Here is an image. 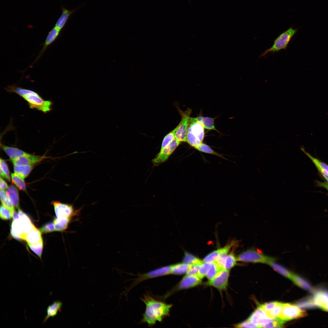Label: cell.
<instances>
[{
	"mask_svg": "<svg viewBox=\"0 0 328 328\" xmlns=\"http://www.w3.org/2000/svg\"><path fill=\"white\" fill-rule=\"evenodd\" d=\"M141 299L145 305L142 320V323L152 326L157 322H161L164 318L169 316L172 304L157 300L148 294L145 295Z\"/></svg>",
	"mask_w": 328,
	"mask_h": 328,
	"instance_id": "obj_1",
	"label": "cell"
},
{
	"mask_svg": "<svg viewBox=\"0 0 328 328\" xmlns=\"http://www.w3.org/2000/svg\"><path fill=\"white\" fill-rule=\"evenodd\" d=\"M8 92L14 93L22 98L28 103L29 107L47 113L52 110V102L43 99L36 92L22 88L15 85H9L5 88Z\"/></svg>",
	"mask_w": 328,
	"mask_h": 328,
	"instance_id": "obj_2",
	"label": "cell"
},
{
	"mask_svg": "<svg viewBox=\"0 0 328 328\" xmlns=\"http://www.w3.org/2000/svg\"><path fill=\"white\" fill-rule=\"evenodd\" d=\"M297 29L291 27L281 33L274 41L272 45L265 50L260 55V58L265 57L269 54L278 53L282 50H286L291 40L297 32Z\"/></svg>",
	"mask_w": 328,
	"mask_h": 328,
	"instance_id": "obj_3",
	"label": "cell"
},
{
	"mask_svg": "<svg viewBox=\"0 0 328 328\" xmlns=\"http://www.w3.org/2000/svg\"><path fill=\"white\" fill-rule=\"evenodd\" d=\"M237 259L242 262L268 265L275 260V258L264 255L253 248L248 249L240 253L237 256Z\"/></svg>",
	"mask_w": 328,
	"mask_h": 328,
	"instance_id": "obj_4",
	"label": "cell"
},
{
	"mask_svg": "<svg viewBox=\"0 0 328 328\" xmlns=\"http://www.w3.org/2000/svg\"><path fill=\"white\" fill-rule=\"evenodd\" d=\"M306 312L299 306L289 303H283L280 315L278 317L283 322L306 316Z\"/></svg>",
	"mask_w": 328,
	"mask_h": 328,
	"instance_id": "obj_5",
	"label": "cell"
},
{
	"mask_svg": "<svg viewBox=\"0 0 328 328\" xmlns=\"http://www.w3.org/2000/svg\"><path fill=\"white\" fill-rule=\"evenodd\" d=\"M201 282V279L197 275H186L177 285L164 296L163 299H166L178 291L196 286Z\"/></svg>",
	"mask_w": 328,
	"mask_h": 328,
	"instance_id": "obj_6",
	"label": "cell"
},
{
	"mask_svg": "<svg viewBox=\"0 0 328 328\" xmlns=\"http://www.w3.org/2000/svg\"><path fill=\"white\" fill-rule=\"evenodd\" d=\"M178 110L181 116V120L176 126L175 138L181 142H186V136L192 111L190 109L185 111H182L179 108Z\"/></svg>",
	"mask_w": 328,
	"mask_h": 328,
	"instance_id": "obj_7",
	"label": "cell"
},
{
	"mask_svg": "<svg viewBox=\"0 0 328 328\" xmlns=\"http://www.w3.org/2000/svg\"><path fill=\"white\" fill-rule=\"evenodd\" d=\"M171 265L166 266L145 273L138 275V277L134 280V281L130 287L129 289L145 280L171 275Z\"/></svg>",
	"mask_w": 328,
	"mask_h": 328,
	"instance_id": "obj_8",
	"label": "cell"
},
{
	"mask_svg": "<svg viewBox=\"0 0 328 328\" xmlns=\"http://www.w3.org/2000/svg\"><path fill=\"white\" fill-rule=\"evenodd\" d=\"M313 308L317 307L328 312V290L319 289L316 290L312 297L309 298Z\"/></svg>",
	"mask_w": 328,
	"mask_h": 328,
	"instance_id": "obj_9",
	"label": "cell"
},
{
	"mask_svg": "<svg viewBox=\"0 0 328 328\" xmlns=\"http://www.w3.org/2000/svg\"><path fill=\"white\" fill-rule=\"evenodd\" d=\"M55 212L57 218L68 217L72 218L79 213L80 209H75L73 205L64 203L58 201H53Z\"/></svg>",
	"mask_w": 328,
	"mask_h": 328,
	"instance_id": "obj_10",
	"label": "cell"
},
{
	"mask_svg": "<svg viewBox=\"0 0 328 328\" xmlns=\"http://www.w3.org/2000/svg\"><path fill=\"white\" fill-rule=\"evenodd\" d=\"M180 143L175 138L169 145L160 150L152 159V162L154 165L158 166L166 161Z\"/></svg>",
	"mask_w": 328,
	"mask_h": 328,
	"instance_id": "obj_11",
	"label": "cell"
},
{
	"mask_svg": "<svg viewBox=\"0 0 328 328\" xmlns=\"http://www.w3.org/2000/svg\"><path fill=\"white\" fill-rule=\"evenodd\" d=\"M229 270L222 269L213 278L209 280L207 284L219 290L225 289L227 285Z\"/></svg>",
	"mask_w": 328,
	"mask_h": 328,
	"instance_id": "obj_12",
	"label": "cell"
},
{
	"mask_svg": "<svg viewBox=\"0 0 328 328\" xmlns=\"http://www.w3.org/2000/svg\"><path fill=\"white\" fill-rule=\"evenodd\" d=\"M274 319L269 317L267 313L259 306L251 314L248 319L249 321L258 325L260 327L272 321Z\"/></svg>",
	"mask_w": 328,
	"mask_h": 328,
	"instance_id": "obj_13",
	"label": "cell"
},
{
	"mask_svg": "<svg viewBox=\"0 0 328 328\" xmlns=\"http://www.w3.org/2000/svg\"><path fill=\"white\" fill-rule=\"evenodd\" d=\"M187 132L203 142L205 136L204 128L200 122L191 117Z\"/></svg>",
	"mask_w": 328,
	"mask_h": 328,
	"instance_id": "obj_14",
	"label": "cell"
},
{
	"mask_svg": "<svg viewBox=\"0 0 328 328\" xmlns=\"http://www.w3.org/2000/svg\"><path fill=\"white\" fill-rule=\"evenodd\" d=\"M43 158L41 156L28 153L12 161L14 166L32 165L41 161Z\"/></svg>",
	"mask_w": 328,
	"mask_h": 328,
	"instance_id": "obj_15",
	"label": "cell"
},
{
	"mask_svg": "<svg viewBox=\"0 0 328 328\" xmlns=\"http://www.w3.org/2000/svg\"><path fill=\"white\" fill-rule=\"evenodd\" d=\"M83 5H81L78 8L71 10L67 9L61 5L60 9L62 13L57 21L54 27L61 30L64 27L70 16L83 6Z\"/></svg>",
	"mask_w": 328,
	"mask_h": 328,
	"instance_id": "obj_16",
	"label": "cell"
},
{
	"mask_svg": "<svg viewBox=\"0 0 328 328\" xmlns=\"http://www.w3.org/2000/svg\"><path fill=\"white\" fill-rule=\"evenodd\" d=\"M60 31L54 27L48 32L43 47L35 61L39 60L46 48L56 40L60 34Z\"/></svg>",
	"mask_w": 328,
	"mask_h": 328,
	"instance_id": "obj_17",
	"label": "cell"
},
{
	"mask_svg": "<svg viewBox=\"0 0 328 328\" xmlns=\"http://www.w3.org/2000/svg\"><path fill=\"white\" fill-rule=\"evenodd\" d=\"M18 214L23 227V234L22 238L23 240L24 237L35 227L32 223L29 217L21 210L19 209Z\"/></svg>",
	"mask_w": 328,
	"mask_h": 328,
	"instance_id": "obj_18",
	"label": "cell"
},
{
	"mask_svg": "<svg viewBox=\"0 0 328 328\" xmlns=\"http://www.w3.org/2000/svg\"><path fill=\"white\" fill-rule=\"evenodd\" d=\"M63 303L58 300L55 301L47 307L46 310V315L44 318L43 323H44L50 317L54 318L58 314L59 312L61 311Z\"/></svg>",
	"mask_w": 328,
	"mask_h": 328,
	"instance_id": "obj_19",
	"label": "cell"
},
{
	"mask_svg": "<svg viewBox=\"0 0 328 328\" xmlns=\"http://www.w3.org/2000/svg\"><path fill=\"white\" fill-rule=\"evenodd\" d=\"M1 146L2 149L12 160L28 154L17 148L9 146L2 144H1Z\"/></svg>",
	"mask_w": 328,
	"mask_h": 328,
	"instance_id": "obj_20",
	"label": "cell"
},
{
	"mask_svg": "<svg viewBox=\"0 0 328 328\" xmlns=\"http://www.w3.org/2000/svg\"><path fill=\"white\" fill-rule=\"evenodd\" d=\"M23 240L25 241L28 244L37 243L43 241L41 232L35 227L24 237Z\"/></svg>",
	"mask_w": 328,
	"mask_h": 328,
	"instance_id": "obj_21",
	"label": "cell"
},
{
	"mask_svg": "<svg viewBox=\"0 0 328 328\" xmlns=\"http://www.w3.org/2000/svg\"><path fill=\"white\" fill-rule=\"evenodd\" d=\"M193 118L195 120L200 122L203 125L204 128L208 130H214L219 132L215 127L214 118L208 117H204L202 116Z\"/></svg>",
	"mask_w": 328,
	"mask_h": 328,
	"instance_id": "obj_22",
	"label": "cell"
},
{
	"mask_svg": "<svg viewBox=\"0 0 328 328\" xmlns=\"http://www.w3.org/2000/svg\"><path fill=\"white\" fill-rule=\"evenodd\" d=\"M72 218L66 217H56L53 221L55 231H62L66 230L68 228Z\"/></svg>",
	"mask_w": 328,
	"mask_h": 328,
	"instance_id": "obj_23",
	"label": "cell"
},
{
	"mask_svg": "<svg viewBox=\"0 0 328 328\" xmlns=\"http://www.w3.org/2000/svg\"><path fill=\"white\" fill-rule=\"evenodd\" d=\"M6 193L14 207L19 208V196L17 189L13 186H10L6 189Z\"/></svg>",
	"mask_w": 328,
	"mask_h": 328,
	"instance_id": "obj_24",
	"label": "cell"
},
{
	"mask_svg": "<svg viewBox=\"0 0 328 328\" xmlns=\"http://www.w3.org/2000/svg\"><path fill=\"white\" fill-rule=\"evenodd\" d=\"M191 265L183 262L171 265V275H180L186 274L189 270Z\"/></svg>",
	"mask_w": 328,
	"mask_h": 328,
	"instance_id": "obj_25",
	"label": "cell"
},
{
	"mask_svg": "<svg viewBox=\"0 0 328 328\" xmlns=\"http://www.w3.org/2000/svg\"><path fill=\"white\" fill-rule=\"evenodd\" d=\"M298 286L306 290L310 291L312 290L311 285L306 280L295 274H292L290 279Z\"/></svg>",
	"mask_w": 328,
	"mask_h": 328,
	"instance_id": "obj_26",
	"label": "cell"
},
{
	"mask_svg": "<svg viewBox=\"0 0 328 328\" xmlns=\"http://www.w3.org/2000/svg\"><path fill=\"white\" fill-rule=\"evenodd\" d=\"M32 168L31 165L14 166L15 173L24 179L27 177Z\"/></svg>",
	"mask_w": 328,
	"mask_h": 328,
	"instance_id": "obj_27",
	"label": "cell"
},
{
	"mask_svg": "<svg viewBox=\"0 0 328 328\" xmlns=\"http://www.w3.org/2000/svg\"><path fill=\"white\" fill-rule=\"evenodd\" d=\"M231 244H229L223 248H221V251L217 257L215 262L221 268H223L225 259L228 255V253L231 246Z\"/></svg>",
	"mask_w": 328,
	"mask_h": 328,
	"instance_id": "obj_28",
	"label": "cell"
},
{
	"mask_svg": "<svg viewBox=\"0 0 328 328\" xmlns=\"http://www.w3.org/2000/svg\"><path fill=\"white\" fill-rule=\"evenodd\" d=\"M196 149L202 152L213 155L224 159H226L224 157L223 155L215 152L209 145L203 142L198 146Z\"/></svg>",
	"mask_w": 328,
	"mask_h": 328,
	"instance_id": "obj_29",
	"label": "cell"
},
{
	"mask_svg": "<svg viewBox=\"0 0 328 328\" xmlns=\"http://www.w3.org/2000/svg\"><path fill=\"white\" fill-rule=\"evenodd\" d=\"M269 265L276 271L290 279L292 273L283 266L274 262V261L270 263Z\"/></svg>",
	"mask_w": 328,
	"mask_h": 328,
	"instance_id": "obj_30",
	"label": "cell"
},
{
	"mask_svg": "<svg viewBox=\"0 0 328 328\" xmlns=\"http://www.w3.org/2000/svg\"><path fill=\"white\" fill-rule=\"evenodd\" d=\"M223 268L220 267L216 262H211L207 273V278L210 280L214 277Z\"/></svg>",
	"mask_w": 328,
	"mask_h": 328,
	"instance_id": "obj_31",
	"label": "cell"
},
{
	"mask_svg": "<svg viewBox=\"0 0 328 328\" xmlns=\"http://www.w3.org/2000/svg\"><path fill=\"white\" fill-rule=\"evenodd\" d=\"M0 200L2 204L10 210L13 213L15 211L14 206L4 190H1L0 191Z\"/></svg>",
	"mask_w": 328,
	"mask_h": 328,
	"instance_id": "obj_32",
	"label": "cell"
},
{
	"mask_svg": "<svg viewBox=\"0 0 328 328\" xmlns=\"http://www.w3.org/2000/svg\"><path fill=\"white\" fill-rule=\"evenodd\" d=\"M11 229L14 233L20 236L22 239L23 234V229L22 224L20 219L13 220L11 224Z\"/></svg>",
	"mask_w": 328,
	"mask_h": 328,
	"instance_id": "obj_33",
	"label": "cell"
},
{
	"mask_svg": "<svg viewBox=\"0 0 328 328\" xmlns=\"http://www.w3.org/2000/svg\"><path fill=\"white\" fill-rule=\"evenodd\" d=\"M203 261L188 252H185L183 262L189 265L200 264Z\"/></svg>",
	"mask_w": 328,
	"mask_h": 328,
	"instance_id": "obj_34",
	"label": "cell"
},
{
	"mask_svg": "<svg viewBox=\"0 0 328 328\" xmlns=\"http://www.w3.org/2000/svg\"><path fill=\"white\" fill-rule=\"evenodd\" d=\"M12 181L20 190H26V184L23 179L15 173L11 174Z\"/></svg>",
	"mask_w": 328,
	"mask_h": 328,
	"instance_id": "obj_35",
	"label": "cell"
},
{
	"mask_svg": "<svg viewBox=\"0 0 328 328\" xmlns=\"http://www.w3.org/2000/svg\"><path fill=\"white\" fill-rule=\"evenodd\" d=\"M176 129V127L164 137L162 142L160 150H162L169 145L175 138V133Z\"/></svg>",
	"mask_w": 328,
	"mask_h": 328,
	"instance_id": "obj_36",
	"label": "cell"
},
{
	"mask_svg": "<svg viewBox=\"0 0 328 328\" xmlns=\"http://www.w3.org/2000/svg\"><path fill=\"white\" fill-rule=\"evenodd\" d=\"M237 261V258L233 253L227 255L224 261V268L230 270L236 265Z\"/></svg>",
	"mask_w": 328,
	"mask_h": 328,
	"instance_id": "obj_37",
	"label": "cell"
},
{
	"mask_svg": "<svg viewBox=\"0 0 328 328\" xmlns=\"http://www.w3.org/2000/svg\"><path fill=\"white\" fill-rule=\"evenodd\" d=\"M301 149L311 159L317 168H321L328 172V165L312 156L309 153L306 152L303 148H301Z\"/></svg>",
	"mask_w": 328,
	"mask_h": 328,
	"instance_id": "obj_38",
	"label": "cell"
},
{
	"mask_svg": "<svg viewBox=\"0 0 328 328\" xmlns=\"http://www.w3.org/2000/svg\"><path fill=\"white\" fill-rule=\"evenodd\" d=\"M283 303L278 302V303L270 312L267 313L272 319L278 318L281 313Z\"/></svg>",
	"mask_w": 328,
	"mask_h": 328,
	"instance_id": "obj_39",
	"label": "cell"
},
{
	"mask_svg": "<svg viewBox=\"0 0 328 328\" xmlns=\"http://www.w3.org/2000/svg\"><path fill=\"white\" fill-rule=\"evenodd\" d=\"M30 248L41 259L43 248V241L35 244H28Z\"/></svg>",
	"mask_w": 328,
	"mask_h": 328,
	"instance_id": "obj_40",
	"label": "cell"
},
{
	"mask_svg": "<svg viewBox=\"0 0 328 328\" xmlns=\"http://www.w3.org/2000/svg\"><path fill=\"white\" fill-rule=\"evenodd\" d=\"M211 262H203L200 265L197 276L201 279L206 276L207 270Z\"/></svg>",
	"mask_w": 328,
	"mask_h": 328,
	"instance_id": "obj_41",
	"label": "cell"
},
{
	"mask_svg": "<svg viewBox=\"0 0 328 328\" xmlns=\"http://www.w3.org/2000/svg\"><path fill=\"white\" fill-rule=\"evenodd\" d=\"M221 248L214 251L207 255L203 258V261L206 262H215L220 253Z\"/></svg>",
	"mask_w": 328,
	"mask_h": 328,
	"instance_id": "obj_42",
	"label": "cell"
},
{
	"mask_svg": "<svg viewBox=\"0 0 328 328\" xmlns=\"http://www.w3.org/2000/svg\"><path fill=\"white\" fill-rule=\"evenodd\" d=\"M13 213L11 211L2 204L0 206V217L3 220H9L12 217Z\"/></svg>",
	"mask_w": 328,
	"mask_h": 328,
	"instance_id": "obj_43",
	"label": "cell"
},
{
	"mask_svg": "<svg viewBox=\"0 0 328 328\" xmlns=\"http://www.w3.org/2000/svg\"><path fill=\"white\" fill-rule=\"evenodd\" d=\"M278 302H272L260 305L259 306L264 310L267 313L272 310L278 303Z\"/></svg>",
	"mask_w": 328,
	"mask_h": 328,
	"instance_id": "obj_44",
	"label": "cell"
},
{
	"mask_svg": "<svg viewBox=\"0 0 328 328\" xmlns=\"http://www.w3.org/2000/svg\"><path fill=\"white\" fill-rule=\"evenodd\" d=\"M236 327L239 328H259L260 326L256 324L252 323L248 320L237 324Z\"/></svg>",
	"mask_w": 328,
	"mask_h": 328,
	"instance_id": "obj_45",
	"label": "cell"
},
{
	"mask_svg": "<svg viewBox=\"0 0 328 328\" xmlns=\"http://www.w3.org/2000/svg\"><path fill=\"white\" fill-rule=\"evenodd\" d=\"M0 168L5 175L6 179L9 181L10 180L9 172L8 166L5 162L3 159H0Z\"/></svg>",
	"mask_w": 328,
	"mask_h": 328,
	"instance_id": "obj_46",
	"label": "cell"
},
{
	"mask_svg": "<svg viewBox=\"0 0 328 328\" xmlns=\"http://www.w3.org/2000/svg\"><path fill=\"white\" fill-rule=\"evenodd\" d=\"M41 230L44 233L51 232L55 231L53 223L49 222L45 224L42 227Z\"/></svg>",
	"mask_w": 328,
	"mask_h": 328,
	"instance_id": "obj_47",
	"label": "cell"
},
{
	"mask_svg": "<svg viewBox=\"0 0 328 328\" xmlns=\"http://www.w3.org/2000/svg\"><path fill=\"white\" fill-rule=\"evenodd\" d=\"M200 264L191 265L189 270L186 274L188 275H197Z\"/></svg>",
	"mask_w": 328,
	"mask_h": 328,
	"instance_id": "obj_48",
	"label": "cell"
},
{
	"mask_svg": "<svg viewBox=\"0 0 328 328\" xmlns=\"http://www.w3.org/2000/svg\"><path fill=\"white\" fill-rule=\"evenodd\" d=\"M8 187L6 182L1 177L0 179V188L1 190H5Z\"/></svg>",
	"mask_w": 328,
	"mask_h": 328,
	"instance_id": "obj_49",
	"label": "cell"
},
{
	"mask_svg": "<svg viewBox=\"0 0 328 328\" xmlns=\"http://www.w3.org/2000/svg\"><path fill=\"white\" fill-rule=\"evenodd\" d=\"M10 233L12 237L15 239L19 241L22 240L20 236L14 233L11 229H10Z\"/></svg>",
	"mask_w": 328,
	"mask_h": 328,
	"instance_id": "obj_50",
	"label": "cell"
},
{
	"mask_svg": "<svg viewBox=\"0 0 328 328\" xmlns=\"http://www.w3.org/2000/svg\"><path fill=\"white\" fill-rule=\"evenodd\" d=\"M12 218L13 220L19 219V217L18 214H17V213L15 211L13 212Z\"/></svg>",
	"mask_w": 328,
	"mask_h": 328,
	"instance_id": "obj_51",
	"label": "cell"
},
{
	"mask_svg": "<svg viewBox=\"0 0 328 328\" xmlns=\"http://www.w3.org/2000/svg\"><path fill=\"white\" fill-rule=\"evenodd\" d=\"M0 175L1 176L4 178H6V177L5 175V174L4 173L1 168L0 169Z\"/></svg>",
	"mask_w": 328,
	"mask_h": 328,
	"instance_id": "obj_52",
	"label": "cell"
}]
</instances>
